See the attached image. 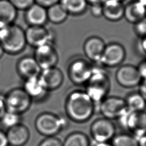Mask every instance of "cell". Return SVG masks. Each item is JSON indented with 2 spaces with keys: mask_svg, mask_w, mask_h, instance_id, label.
Masks as SVG:
<instances>
[{
  "mask_svg": "<svg viewBox=\"0 0 146 146\" xmlns=\"http://www.w3.org/2000/svg\"><path fill=\"white\" fill-rule=\"evenodd\" d=\"M65 110L68 119L80 123L92 117L96 111V106L85 91L75 90L66 98Z\"/></svg>",
  "mask_w": 146,
  "mask_h": 146,
  "instance_id": "obj_1",
  "label": "cell"
},
{
  "mask_svg": "<svg viewBox=\"0 0 146 146\" xmlns=\"http://www.w3.org/2000/svg\"><path fill=\"white\" fill-rule=\"evenodd\" d=\"M85 85V91L94 102L96 111L98 105L110 91V76L102 68L94 66L92 74Z\"/></svg>",
  "mask_w": 146,
  "mask_h": 146,
  "instance_id": "obj_2",
  "label": "cell"
},
{
  "mask_svg": "<svg viewBox=\"0 0 146 146\" xmlns=\"http://www.w3.org/2000/svg\"><path fill=\"white\" fill-rule=\"evenodd\" d=\"M0 44L5 52L13 55L21 52L27 44L25 30L14 23L1 29Z\"/></svg>",
  "mask_w": 146,
  "mask_h": 146,
  "instance_id": "obj_3",
  "label": "cell"
},
{
  "mask_svg": "<svg viewBox=\"0 0 146 146\" xmlns=\"http://www.w3.org/2000/svg\"><path fill=\"white\" fill-rule=\"evenodd\" d=\"M68 117L63 115H55L43 112L39 115L35 120V127L42 135L46 137L55 136L68 125Z\"/></svg>",
  "mask_w": 146,
  "mask_h": 146,
  "instance_id": "obj_4",
  "label": "cell"
},
{
  "mask_svg": "<svg viewBox=\"0 0 146 146\" xmlns=\"http://www.w3.org/2000/svg\"><path fill=\"white\" fill-rule=\"evenodd\" d=\"M97 110L103 117L111 120H119L128 111L124 98L116 96H107L99 103Z\"/></svg>",
  "mask_w": 146,
  "mask_h": 146,
  "instance_id": "obj_5",
  "label": "cell"
},
{
  "mask_svg": "<svg viewBox=\"0 0 146 146\" xmlns=\"http://www.w3.org/2000/svg\"><path fill=\"white\" fill-rule=\"evenodd\" d=\"M90 132L95 143L110 142L116 134V128L112 120L102 117L92 122Z\"/></svg>",
  "mask_w": 146,
  "mask_h": 146,
  "instance_id": "obj_6",
  "label": "cell"
},
{
  "mask_svg": "<svg viewBox=\"0 0 146 146\" xmlns=\"http://www.w3.org/2000/svg\"><path fill=\"white\" fill-rule=\"evenodd\" d=\"M121 125L125 127L128 133L140 139L146 134V111H127L121 117Z\"/></svg>",
  "mask_w": 146,
  "mask_h": 146,
  "instance_id": "obj_7",
  "label": "cell"
},
{
  "mask_svg": "<svg viewBox=\"0 0 146 146\" xmlns=\"http://www.w3.org/2000/svg\"><path fill=\"white\" fill-rule=\"evenodd\" d=\"M4 100L7 111L20 115L29 109L32 102L23 88L11 90L4 98Z\"/></svg>",
  "mask_w": 146,
  "mask_h": 146,
  "instance_id": "obj_8",
  "label": "cell"
},
{
  "mask_svg": "<svg viewBox=\"0 0 146 146\" xmlns=\"http://www.w3.org/2000/svg\"><path fill=\"white\" fill-rule=\"evenodd\" d=\"M94 67L89 61L84 59H76L68 66L69 78L76 85L86 84L92 74Z\"/></svg>",
  "mask_w": 146,
  "mask_h": 146,
  "instance_id": "obj_9",
  "label": "cell"
},
{
  "mask_svg": "<svg viewBox=\"0 0 146 146\" xmlns=\"http://www.w3.org/2000/svg\"><path fill=\"white\" fill-rule=\"evenodd\" d=\"M126 56V51L123 45L113 42L106 44L98 65L113 68L120 66Z\"/></svg>",
  "mask_w": 146,
  "mask_h": 146,
  "instance_id": "obj_10",
  "label": "cell"
},
{
  "mask_svg": "<svg viewBox=\"0 0 146 146\" xmlns=\"http://www.w3.org/2000/svg\"><path fill=\"white\" fill-rule=\"evenodd\" d=\"M115 79L120 86L126 88L137 86L142 81L137 66L130 64L118 67L115 72Z\"/></svg>",
  "mask_w": 146,
  "mask_h": 146,
  "instance_id": "obj_11",
  "label": "cell"
},
{
  "mask_svg": "<svg viewBox=\"0 0 146 146\" xmlns=\"http://www.w3.org/2000/svg\"><path fill=\"white\" fill-rule=\"evenodd\" d=\"M25 33L27 44L33 47L52 43L53 34L44 26H29Z\"/></svg>",
  "mask_w": 146,
  "mask_h": 146,
  "instance_id": "obj_12",
  "label": "cell"
},
{
  "mask_svg": "<svg viewBox=\"0 0 146 146\" xmlns=\"http://www.w3.org/2000/svg\"><path fill=\"white\" fill-rule=\"evenodd\" d=\"M33 57L42 70L55 67L58 61V54L52 43L36 47Z\"/></svg>",
  "mask_w": 146,
  "mask_h": 146,
  "instance_id": "obj_13",
  "label": "cell"
},
{
  "mask_svg": "<svg viewBox=\"0 0 146 146\" xmlns=\"http://www.w3.org/2000/svg\"><path fill=\"white\" fill-rule=\"evenodd\" d=\"M106 46L105 42L100 37L92 36L85 40L83 48L84 55L88 60L98 64Z\"/></svg>",
  "mask_w": 146,
  "mask_h": 146,
  "instance_id": "obj_14",
  "label": "cell"
},
{
  "mask_svg": "<svg viewBox=\"0 0 146 146\" xmlns=\"http://www.w3.org/2000/svg\"><path fill=\"white\" fill-rule=\"evenodd\" d=\"M39 77L48 91L59 88L64 79L62 72L56 66L42 70Z\"/></svg>",
  "mask_w": 146,
  "mask_h": 146,
  "instance_id": "obj_15",
  "label": "cell"
},
{
  "mask_svg": "<svg viewBox=\"0 0 146 146\" xmlns=\"http://www.w3.org/2000/svg\"><path fill=\"white\" fill-rule=\"evenodd\" d=\"M23 89L32 100L43 99L47 96L48 92L44 86L39 76L25 79Z\"/></svg>",
  "mask_w": 146,
  "mask_h": 146,
  "instance_id": "obj_16",
  "label": "cell"
},
{
  "mask_svg": "<svg viewBox=\"0 0 146 146\" xmlns=\"http://www.w3.org/2000/svg\"><path fill=\"white\" fill-rule=\"evenodd\" d=\"M17 70L25 79L39 76L42 69L34 57L26 56L21 58L17 64Z\"/></svg>",
  "mask_w": 146,
  "mask_h": 146,
  "instance_id": "obj_17",
  "label": "cell"
},
{
  "mask_svg": "<svg viewBox=\"0 0 146 146\" xmlns=\"http://www.w3.org/2000/svg\"><path fill=\"white\" fill-rule=\"evenodd\" d=\"M6 133L10 146H23L30 137L29 129L21 123L8 129Z\"/></svg>",
  "mask_w": 146,
  "mask_h": 146,
  "instance_id": "obj_18",
  "label": "cell"
},
{
  "mask_svg": "<svg viewBox=\"0 0 146 146\" xmlns=\"http://www.w3.org/2000/svg\"><path fill=\"white\" fill-rule=\"evenodd\" d=\"M25 17L29 26H44L48 21L47 9L36 3L25 10Z\"/></svg>",
  "mask_w": 146,
  "mask_h": 146,
  "instance_id": "obj_19",
  "label": "cell"
},
{
  "mask_svg": "<svg viewBox=\"0 0 146 146\" xmlns=\"http://www.w3.org/2000/svg\"><path fill=\"white\" fill-rule=\"evenodd\" d=\"M124 6L116 0H107L103 3V16L109 21L117 22L124 17Z\"/></svg>",
  "mask_w": 146,
  "mask_h": 146,
  "instance_id": "obj_20",
  "label": "cell"
},
{
  "mask_svg": "<svg viewBox=\"0 0 146 146\" xmlns=\"http://www.w3.org/2000/svg\"><path fill=\"white\" fill-rule=\"evenodd\" d=\"M146 17V7L136 0L124 6V17L129 23L135 24Z\"/></svg>",
  "mask_w": 146,
  "mask_h": 146,
  "instance_id": "obj_21",
  "label": "cell"
},
{
  "mask_svg": "<svg viewBox=\"0 0 146 146\" xmlns=\"http://www.w3.org/2000/svg\"><path fill=\"white\" fill-rule=\"evenodd\" d=\"M17 11L9 0H0V29L14 23Z\"/></svg>",
  "mask_w": 146,
  "mask_h": 146,
  "instance_id": "obj_22",
  "label": "cell"
},
{
  "mask_svg": "<svg viewBox=\"0 0 146 146\" xmlns=\"http://www.w3.org/2000/svg\"><path fill=\"white\" fill-rule=\"evenodd\" d=\"M60 4L69 14L78 15L84 13L88 3L86 0H59Z\"/></svg>",
  "mask_w": 146,
  "mask_h": 146,
  "instance_id": "obj_23",
  "label": "cell"
},
{
  "mask_svg": "<svg viewBox=\"0 0 146 146\" xmlns=\"http://www.w3.org/2000/svg\"><path fill=\"white\" fill-rule=\"evenodd\" d=\"M47 19L54 24L63 23L67 18L68 14L59 2L47 8Z\"/></svg>",
  "mask_w": 146,
  "mask_h": 146,
  "instance_id": "obj_24",
  "label": "cell"
},
{
  "mask_svg": "<svg viewBox=\"0 0 146 146\" xmlns=\"http://www.w3.org/2000/svg\"><path fill=\"white\" fill-rule=\"evenodd\" d=\"M128 111H144L146 102L139 92H131L124 98Z\"/></svg>",
  "mask_w": 146,
  "mask_h": 146,
  "instance_id": "obj_25",
  "label": "cell"
},
{
  "mask_svg": "<svg viewBox=\"0 0 146 146\" xmlns=\"http://www.w3.org/2000/svg\"><path fill=\"white\" fill-rule=\"evenodd\" d=\"M88 136L82 132H74L70 133L63 142V146H90Z\"/></svg>",
  "mask_w": 146,
  "mask_h": 146,
  "instance_id": "obj_26",
  "label": "cell"
},
{
  "mask_svg": "<svg viewBox=\"0 0 146 146\" xmlns=\"http://www.w3.org/2000/svg\"><path fill=\"white\" fill-rule=\"evenodd\" d=\"M110 143L112 146H139V139L129 133L116 134Z\"/></svg>",
  "mask_w": 146,
  "mask_h": 146,
  "instance_id": "obj_27",
  "label": "cell"
},
{
  "mask_svg": "<svg viewBox=\"0 0 146 146\" xmlns=\"http://www.w3.org/2000/svg\"><path fill=\"white\" fill-rule=\"evenodd\" d=\"M21 120V117L20 114L6 111L0 120V122L4 128L8 129L20 124Z\"/></svg>",
  "mask_w": 146,
  "mask_h": 146,
  "instance_id": "obj_28",
  "label": "cell"
},
{
  "mask_svg": "<svg viewBox=\"0 0 146 146\" xmlns=\"http://www.w3.org/2000/svg\"><path fill=\"white\" fill-rule=\"evenodd\" d=\"M17 10H26L33 3L34 0H9Z\"/></svg>",
  "mask_w": 146,
  "mask_h": 146,
  "instance_id": "obj_29",
  "label": "cell"
},
{
  "mask_svg": "<svg viewBox=\"0 0 146 146\" xmlns=\"http://www.w3.org/2000/svg\"><path fill=\"white\" fill-rule=\"evenodd\" d=\"M133 30L140 38L146 36V17L134 24Z\"/></svg>",
  "mask_w": 146,
  "mask_h": 146,
  "instance_id": "obj_30",
  "label": "cell"
},
{
  "mask_svg": "<svg viewBox=\"0 0 146 146\" xmlns=\"http://www.w3.org/2000/svg\"><path fill=\"white\" fill-rule=\"evenodd\" d=\"M38 146H63V142L55 136H50L43 139Z\"/></svg>",
  "mask_w": 146,
  "mask_h": 146,
  "instance_id": "obj_31",
  "label": "cell"
},
{
  "mask_svg": "<svg viewBox=\"0 0 146 146\" xmlns=\"http://www.w3.org/2000/svg\"><path fill=\"white\" fill-rule=\"evenodd\" d=\"M90 13L92 16L96 18L103 16V4L90 5Z\"/></svg>",
  "mask_w": 146,
  "mask_h": 146,
  "instance_id": "obj_32",
  "label": "cell"
},
{
  "mask_svg": "<svg viewBox=\"0 0 146 146\" xmlns=\"http://www.w3.org/2000/svg\"><path fill=\"white\" fill-rule=\"evenodd\" d=\"M142 80L146 81V59L141 60L137 66Z\"/></svg>",
  "mask_w": 146,
  "mask_h": 146,
  "instance_id": "obj_33",
  "label": "cell"
},
{
  "mask_svg": "<svg viewBox=\"0 0 146 146\" xmlns=\"http://www.w3.org/2000/svg\"><path fill=\"white\" fill-rule=\"evenodd\" d=\"M59 2V0H34L35 3L46 9Z\"/></svg>",
  "mask_w": 146,
  "mask_h": 146,
  "instance_id": "obj_34",
  "label": "cell"
},
{
  "mask_svg": "<svg viewBox=\"0 0 146 146\" xmlns=\"http://www.w3.org/2000/svg\"><path fill=\"white\" fill-rule=\"evenodd\" d=\"M146 102V81L142 80L139 85V91Z\"/></svg>",
  "mask_w": 146,
  "mask_h": 146,
  "instance_id": "obj_35",
  "label": "cell"
},
{
  "mask_svg": "<svg viewBox=\"0 0 146 146\" xmlns=\"http://www.w3.org/2000/svg\"><path fill=\"white\" fill-rule=\"evenodd\" d=\"M0 146H9L6 133L0 129Z\"/></svg>",
  "mask_w": 146,
  "mask_h": 146,
  "instance_id": "obj_36",
  "label": "cell"
},
{
  "mask_svg": "<svg viewBox=\"0 0 146 146\" xmlns=\"http://www.w3.org/2000/svg\"><path fill=\"white\" fill-rule=\"evenodd\" d=\"M6 108L4 98L0 97V120L6 112Z\"/></svg>",
  "mask_w": 146,
  "mask_h": 146,
  "instance_id": "obj_37",
  "label": "cell"
},
{
  "mask_svg": "<svg viewBox=\"0 0 146 146\" xmlns=\"http://www.w3.org/2000/svg\"><path fill=\"white\" fill-rule=\"evenodd\" d=\"M140 40V47L141 50L146 55V36L142 37Z\"/></svg>",
  "mask_w": 146,
  "mask_h": 146,
  "instance_id": "obj_38",
  "label": "cell"
},
{
  "mask_svg": "<svg viewBox=\"0 0 146 146\" xmlns=\"http://www.w3.org/2000/svg\"><path fill=\"white\" fill-rule=\"evenodd\" d=\"M107 0H86L88 5H92V4H103Z\"/></svg>",
  "mask_w": 146,
  "mask_h": 146,
  "instance_id": "obj_39",
  "label": "cell"
},
{
  "mask_svg": "<svg viewBox=\"0 0 146 146\" xmlns=\"http://www.w3.org/2000/svg\"><path fill=\"white\" fill-rule=\"evenodd\" d=\"M139 146H146V134L139 139Z\"/></svg>",
  "mask_w": 146,
  "mask_h": 146,
  "instance_id": "obj_40",
  "label": "cell"
},
{
  "mask_svg": "<svg viewBox=\"0 0 146 146\" xmlns=\"http://www.w3.org/2000/svg\"><path fill=\"white\" fill-rule=\"evenodd\" d=\"M94 146H112L110 142L106 143H95Z\"/></svg>",
  "mask_w": 146,
  "mask_h": 146,
  "instance_id": "obj_41",
  "label": "cell"
},
{
  "mask_svg": "<svg viewBox=\"0 0 146 146\" xmlns=\"http://www.w3.org/2000/svg\"><path fill=\"white\" fill-rule=\"evenodd\" d=\"M4 52H5V51H4L3 48V47H2L1 44H0V58L2 56V55H3Z\"/></svg>",
  "mask_w": 146,
  "mask_h": 146,
  "instance_id": "obj_42",
  "label": "cell"
},
{
  "mask_svg": "<svg viewBox=\"0 0 146 146\" xmlns=\"http://www.w3.org/2000/svg\"><path fill=\"white\" fill-rule=\"evenodd\" d=\"M139 2H140L141 5L146 7V0H136Z\"/></svg>",
  "mask_w": 146,
  "mask_h": 146,
  "instance_id": "obj_43",
  "label": "cell"
},
{
  "mask_svg": "<svg viewBox=\"0 0 146 146\" xmlns=\"http://www.w3.org/2000/svg\"><path fill=\"white\" fill-rule=\"evenodd\" d=\"M116 1H119V2H123L125 0H116Z\"/></svg>",
  "mask_w": 146,
  "mask_h": 146,
  "instance_id": "obj_44",
  "label": "cell"
}]
</instances>
